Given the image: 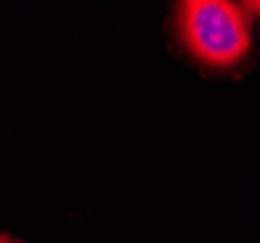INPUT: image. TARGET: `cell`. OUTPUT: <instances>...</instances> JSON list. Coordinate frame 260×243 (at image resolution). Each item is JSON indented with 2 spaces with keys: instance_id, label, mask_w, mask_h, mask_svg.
Wrapping results in <instances>:
<instances>
[{
  "instance_id": "1",
  "label": "cell",
  "mask_w": 260,
  "mask_h": 243,
  "mask_svg": "<svg viewBox=\"0 0 260 243\" xmlns=\"http://www.w3.org/2000/svg\"><path fill=\"white\" fill-rule=\"evenodd\" d=\"M177 22L184 45L204 65L225 68L249 53V16L233 2L186 0L179 6Z\"/></svg>"
},
{
  "instance_id": "2",
  "label": "cell",
  "mask_w": 260,
  "mask_h": 243,
  "mask_svg": "<svg viewBox=\"0 0 260 243\" xmlns=\"http://www.w3.org/2000/svg\"><path fill=\"white\" fill-rule=\"evenodd\" d=\"M245 6H247V8H249V10L256 12V14H258V16H260V2H247V4H245Z\"/></svg>"
},
{
  "instance_id": "3",
  "label": "cell",
  "mask_w": 260,
  "mask_h": 243,
  "mask_svg": "<svg viewBox=\"0 0 260 243\" xmlns=\"http://www.w3.org/2000/svg\"><path fill=\"white\" fill-rule=\"evenodd\" d=\"M0 243H14V241H12L8 235H2V241H0Z\"/></svg>"
}]
</instances>
